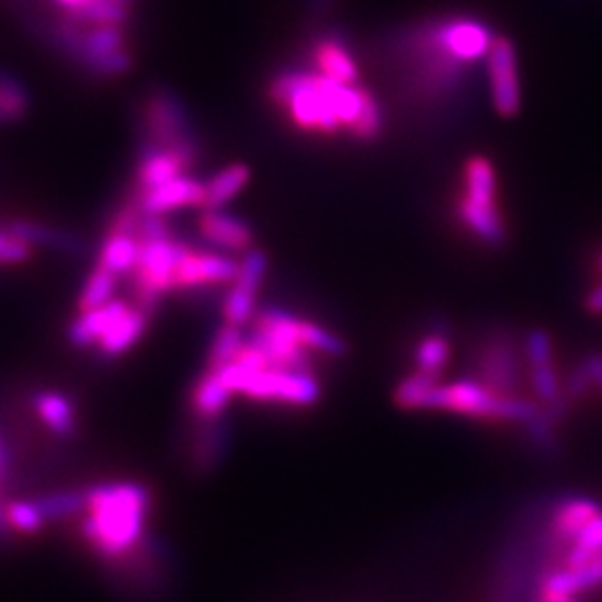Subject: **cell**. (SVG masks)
<instances>
[{"label": "cell", "instance_id": "6da1fadb", "mask_svg": "<svg viewBox=\"0 0 602 602\" xmlns=\"http://www.w3.org/2000/svg\"><path fill=\"white\" fill-rule=\"evenodd\" d=\"M268 94L286 112L293 127L308 134L334 137L347 132L371 144L384 127L377 99L360 83L344 86L319 72L286 70L271 81Z\"/></svg>", "mask_w": 602, "mask_h": 602}, {"label": "cell", "instance_id": "7a4b0ae2", "mask_svg": "<svg viewBox=\"0 0 602 602\" xmlns=\"http://www.w3.org/2000/svg\"><path fill=\"white\" fill-rule=\"evenodd\" d=\"M393 399L405 411H446L464 418L511 424H526L541 411L535 401L526 397L502 395L478 379L440 384L438 377L418 371L397 384Z\"/></svg>", "mask_w": 602, "mask_h": 602}, {"label": "cell", "instance_id": "3957f363", "mask_svg": "<svg viewBox=\"0 0 602 602\" xmlns=\"http://www.w3.org/2000/svg\"><path fill=\"white\" fill-rule=\"evenodd\" d=\"M148 489L141 485H103L86 493L90 518L86 538L103 556H123L139 541L148 515Z\"/></svg>", "mask_w": 602, "mask_h": 602}, {"label": "cell", "instance_id": "277c9868", "mask_svg": "<svg viewBox=\"0 0 602 602\" xmlns=\"http://www.w3.org/2000/svg\"><path fill=\"white\" fill-rule=\"evenodd\" d=\"M464 192L457 201V219L485 246H502L507 224L498 208V177L489 157L474 155L464 163Z\"/></svg>", "mask_w": 602, "mask_h": 602}, {"label": "cell", "instance_id": "5b68a950", "mask_svg": "<svg viewBox=\"0 0 602 602\" xmlns=\"http://www.w3.org/2000/svg\"><path fill=\"white\" fill-rule=\"evenodd\" d=\"M141 132L144 144L172 150L181 155L192 168L196 166L201 157V144L188 107L174 90L157 86L146 94L141 107Z\"/></svg>", "mask_w": 602, "mask_h": 602}, {"label": "cell", "instance_id": "8992f818", "mask_svg": "<svg viewBox=\"0 0 602 602\" xmlns=\"http://www.w3.org/2000/svg\"><path fill=\"white\" fill-rule=\"evenodd\" d=\"M185 250L188 243L177 241L174 237L141 241L137 265L129 275L137 306L152 313L163 295L174 293V273Z\"/></svg>", "mask_w": 602, "mask_h": 602}, {"label": "cell", "instance_id": "52a82bcc", "mask_svg": "<svg viewBox=\"0 0 602 602\" xmlns=\"http://www.w3.org/2000/svg\"><path fill=\"white\" fill-rule=\"evenodd\" d=\"M237 393L254 401H273V405L306 409L319 401L321 384L313 371L265 368L248 375Z\"/></svg>", "mask_w": 602, "mask_h": 602}, {"label": "cell", "instance_id": "ba28073f", "mask_svg": "<svg viewBox=\"0 0 602 602\" xmlns=\"http://www.w3.org/2000/svg\"><path fill=\"white\" fill-rule=\"evenodd\" d=\"M252 328L284 334V338L297 342L299 347L308 349L310 353H319L326 357H344L347 355V344H344V340L338 338V334L315 321L302 319V317L291 315L280 308L259 310L252 319Z\"/></svg>", "mask_w": 602, "mask_h": 602}, {"label": "cell", "instance_id": "9c48e42d", "mask_svg": "<svg viewBox=\"0 0 602 602\" xmlns=\"http://www.w3.org/2000/svg\"><path fill=\"white\" fill-rule=\"evenodd\" d=\"M476 371L480 377L478 382L502 395L520 397L522 349H518L507 334H496V338H489L480 347L476 357Z\"/></svg>", "mask_w": 602, "mask_h": 602}, {"label": "cell", "instance_id": "30bf717a", "mask_svg": "<svg viewBox=\"0 0 602 602\" xmlns=\"http://www.w3.org/2000/svg\"><path fill=\"white\" fill-rule=\"evenodd\" d=\"M239 265L230 254L196 250L188 246L183 252L177 273H174V291H196V288H217L232 284L239 275Z\"/></svg>", "mask_w": 602, "mask_h": 602}, {"label": "cell", "instance_id": "8fae6325", "mask_svg": "<svg viewBox=\"0 0 602 602\" xmlns=\"http://www.w3.org/2000/svg\"><path fill=\"white\" fill-rule=\"evenodd\" d=\"M268 254L261 248H250L243 252L239 275L232 282L226 299H224V321L235 326H246L257 315V293L268 273Z\"/></svg>", "mask_w": 602, "mask_h": 602}, {"label": "cell", "instance_id": "7c38bea8", "mask_svg": "<svg viewBox=\"0 0 602 602\" xmlns=\"http://www.w3.org/2000/svg\"><path fill=\"white\" fill-rule=\"evenodd\" d=\"M487 70L496 112L504 118L515 116L522 105V92L518 77V54L511 38L496 36L487 56Z\"/></svg>", "mask_w": 602, "mask_h": 602}, {"label": "cell", "instance_id": "4fadbf2b", "mask_svg": "<svg viewBox=\"0 0 602 602\" xmlns=\"http://www.w3.org/2000/svg\"><path fill=\"white\" fill-rule=\"evenodd\" d=\"M435 43L455 60L468 65L487 58L496 41L493 32L476 19H451L431 30Z\"/></svg>", "mask_w": 602, "mask_h": 602}, {"label": "cell", "instance_id": "5bb4252c", "mask_svg": "<svg viewBox=\"0 0 602 602\" xmlns=\"http://www.w3.org/2000/svg\"><path fill=\"white\" fill-rule=\"evenodd\" d=\"M524 360L533 395L538 397L541 405L552 407L558 405V401H565L554 362V342L545 330H531L526 334Z\"/></svg>", "mask_w": 602, "mask_h": 602}, {"label": "cell", "instance_id": "9a60e30c", "mask_svg": "<svg viewBox=\"0 0 602 602\" xmlns=\"http://www.w3.org/2000/svg\"><path fill=\"white\" fill-rule=\"evenodd\" d=\"M137 201L148 215H170L183 208L206 206V183L183 174L148 192H137Z\"/></svg>", "mask_w": 602, "mask_h": 602}, {"label": "cell", "instance_id": "2e32d148", "mask_svg": "<svg viewBox=\"0 0 602 602\" xmlns=\"http://www.w3.org/2000/svg\"><path fill=\"white\" fill-rule=\"evenodd\" d=\"M196 228L208 243L226 252H248L254 248L252 228L224 208H204V213L196 219Z\"/></svg>", "mask_w": 602, "mask_h": 602}, {"label": "cell", "instance_id": "e0dca14e", "mask_svg": "<svg viewBox=\"0 0 602 602\" xmlns=\"http://www.w3.org/2000/svg\"><path fill=\"white\" fill-rule=\"evenodd\" d=\"M132 308L134 306H129L125 299H112L101 308L81 313L67 328V338L77 349H90L99 344Z\"/></svg>", "mask_w": 602, "mask_h": 602}, {"label": "cell", "instance_id": "ac0fdd59", "mask_svg": "<svg viewBox=\"0 0 602 602\" xmlns=\"http://www.w3.org/2000/svg\"><path fill=\"white\" fill-rule=\"evenodd\" d=\"M188 170H192V166L181 155L144 144L137 172H134V183H137V192H148L177 177L188 174Z\"/></svg>", "mask_w": 602, "mask_h": 602}, {"label": "cell", "instance_id": "d6986e66", "mask_svg": "<svg viewBox=\"0 0 602 602\" xmlns=\"http://www.w3.org/2000/svg\"><path fill=\"white\" fill-rule=\"evenodd\" d=\"M310 54L315 63V72L344 86L360 83V65L342 38L321 36L313 43Z\"/></svg>", "mask_w": 602, "mask_h": 602}, {"label": "cell", "instance_id": "ffe728a7", "mask_svg": "<svg viewBox=\"0 0 602 602\" xmlns=\"http://www.w3.org/2000/svg\"><path fill=\"white\" fill-rule=\"evenodd\" d=\"M139 250H141V239L137 232L110 224L105 239L99 248L96 263L105 265L107 271H112L116 277H127L132 275L134 265H137Z\"/></svg>", "mask_w": 602, "mask_h": 602}, {"label": "cell", "instance_id": "44dd1931", "mask_svg": "<svg viewBox=\"0 0 602 602\" xmlns=\"http://www.w3.org/2000/svg\"><path fill=\"white\" fill-rule=\"evenodd\" d=\"M232 390L228 384L222 379L217 371H206L204 377H201L190 395V409L196 420H217L224 418V411L228 409Z\"/></svg>", "mask_w": 602, "mask_h": 602}, {"label": "cell", "instance_id": "7402d4cb", "mask_svg": "<svg viewBox=\"0 0 602 602\" xmlns=\"http://www.w3.org/2000/svg\"><path fill=\"white\" fill-rule=\"evenodd\" d=\"M32 407L41 422L56 435H72L77 431V409L72 399L60 390H38L32 395Z\"/></svg>", "mask_w": 602, "mask_h": 602}, {"label": "cell", "instance_id": "603a6c76", "mask_svg": "<svg viewBox=\"0 0 602 602\" xmlns=\"http://www.w3.org/2000/svg\"><path fill=\"white\" fill-rule=\"evenodd\" d=\"M8 232H12L14 237H19L21 241H25L30 246H43L49 250H60L65 254H83L86 252V243L77 235L45 226V224L19 219L8 226Z\"/></svg>", "mask_w": 602, "mask_h": 602}, {"label": "cell", "instance_id": "cb8c5ba5", "mask_svg": "<svg viewBox=\"0 0 602 602\" xmlns=\"http://www.w3.org/2000/svg\"><path fill=\"white\" fill-rule=\"evenodd\" d=\"M600 515V507L589 498H565L552 509V529L558 538L567 545L573 543L576 535Z\"/></svg>", "mask_w": 602, "mask_h": 602}, {"label": "cell", "instance_id": "d4e9b609", "mask_svg": "<svg viewBox=\"0 0 602 602\" xmlns=\"http://www.w3.org/2000/svg\"><path fill=\"white\" fill-rule=\"evenodd\" d=\"M150 323V310L134 306L107 334L96 344L101 355L105 357H118L123 353H127L134 344H137Z\"/></svg>", "mask_w": 602, "mask_h": 602}, {"label": "cell", "instance_id": "484cf974", "mask_svg": "<svg viewBox=\"0 0 602 602\" xmlns=\"http://www.w3.org/2000/svg\"><path fill=\"white\" fill-rule=\"evenodd\" d=\"M230 440V429L224 418L217 420H201V429L196 431L192 444V464L198 472L217 466L219 457L226 453Z\"/></svg>", "mask_w": 602, "mask_h": 602}, {"label": "cell", "instance_id": "4316f807", "mask_svg": "<svg viewBox=\"0 0 602 602\" xmlns=\"http://www.w3.org/2000/svg\"><path fill=\"white\" fill-rule=\"evenodd\" d=\"M600 584H602V554L587 560L584 565L567 567L565 571L547 576L541 584V591L576 595L580 591H587V589H593Z\"/></svg>", "mask_w": 602, "mask_h": 602}, {"label": "cell", "instance_id": "83f0119b", "mask_svg": "<svg viewBox=\"0 0 602 602\" xmlns=\"http://www.w3.org/2000/svg\"><path fill=\"white\" fill-rule=\"evenodd\" d=\"M252 179V170L246 163H230L206 181V206L204 208H224L230 201L246 190Z\"/></svg>", "mask_w": 602, "mask_h": 602}, {"label": "cell", "instance_id": "f1b7e54d", "mask_svg": "<svg viewBox=\"0 0 602 602\" xmlns=\"http://www.w3.org/2000/svg\"><path fill=\"white\" fill-rule=\"evenodd\" d=\"M416 371L431 375V377H442L444 368L448 366L451 360V342L444 332L431 330L429 334L418 342L416 347Z\"/></svg>", "mask_w": 602, "mask_h": 602}, {"label": "cell", "instance_id": "f546056e", "mask_svg": "<svg viewBox=\"0 0 602 602\" xmlns=\"http://www.w3.org/2000/svg\"><path fill=\"white\" fill-rule=\"evenodd\" d=\"M118 280L121 277H116L112 271H107L105 265L96 263L92 268V273L88 275L83 288H81L79 299H77L79 313H88V310H94V308H101V306L110 304L114 299Z\"/></svg>", "mask_w": 602, "mask_h": 602}, {"label": "cell", "instance_id": "4dcf8cb0", "mask_svg": "<svg viewBox=\"0 0 602 602\" xmlns=\"http://www.w3.org/2000/svg\"><path fill=\"white\" fill-rule=\"evenodd\" d=\"M30 112V94L23 83L0 72V125L19 123Z\"/></svg>", "mask_w": 602, "mask_h": 602}, {"label": "cell", "instance_id": "1f68e13d", "mask_svg": "<svg viewBox=\"0 0 602 602\" xmlns=\"http://www.w3.org/2000/svg\"><path fill=\"white\" fill-rule=\"evenodd\" d=\"M243 344H246V338L241 332V326L224 321L208 351V371H222L224 366H228L237 357Z\"/></svg>", "mask_w": 602, "mask_h": 602}, {"label": "cell", "instance_id": "d6a6232c", "mask_svg": "<svg viewBox=\"0 0 602 602\" xmlns=\"http://www.w3.org/2000/svg\"><path fill=\"white\" fill-rule=\"evenodd\" d=\"M34 254L32 246L21 241L19 237H14L8 230H0V263L3 265H16V263H25L30 261Z\"/></svg>", "mask_w": 602, "mask_h": 602}, {"label": "cell", "instance_id": "836d02e7", "mask_svg": "<svg viewBox=\"0 0 602 602\" xmlns=\"http://www.w3.org/2000/svg\"><path fill=\"white\" fill-rule=\"evenodd\" d=\"M8 520L16 529L30 533V531H36L43 524L45 515H43L38 502H16L8 509Z\"/></svg>", "mask_w": 602, "mask_h": 602}, {"label": "cell", "instance_id": "e575fe53", "mask_svg": "<svg viewBox=\"0 0 602 602\" xmlns=\"http://www.w3.org/2000/svg\"><path fill=\"white\" fill-rule=\"evenodd\" d=\"M587 368H589V375H591V382H593V388L600 393L602 397V353H593L584 360Z\"/></svg>", "mask_w": 602, "mask_h": 602}, {"label": "cell", "instance_id": "d590c367", "mask_svg": "<svg viewBox=\"0 0 602 602\" xmlns=\"http://www.w3.org/2000/svg\"><path fill=\"white\" fill-rule=\"evenodd\" d=\"M584 310L589 315H602V280L587 293V297H584Z\"/></svg>", "mask_w": 602, "mask_h": 602}, {"label": "cell", "instance_id": "8d00e7d4", "mask_svg": "<svg viewBox=\"0 0 602 602\" xmlns=\"http://www.w3.org/2000/svg\"><path fill=\"white\" fill-rule=\"evenodd\" d=\"M535 602H578L573 595L567 593H554V591H541L538 600Z\"/></svg>", "mask_w": 602, "mask_h": 602}, {"label": "cell", "instance_id": "74e56055", "mask_svg": "<svg viewBox=\"0 0 602 602\" xmlns=\"http://www.w3.org/2000/svg\"><path fill=\"white\" fill-rule=\"evenodd\" d=\"M595 271L602 275V250H600V254H598V259H595Z\"/></svg>", "mask_w": 602, "mask_h": 602}, {"label": "cell", "instance_id": "f35d334b", "mask_svg": "<svg viewBox=\"0 0 602 602\" xmlns=\"http://www.w3.org/2000/svg\"><path fill=\"white\" fill-rule=\"evenodd\" d=\"M529 602H535V600H529Z\"/></svg>", "mask_w": 602, "mask_h": 602}]
</instances>
